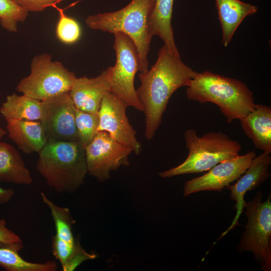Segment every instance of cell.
<instances>
[{"label":"cell","mask_w":271,"mask_h":271,"mask_svg":"<svg viewBox=\"0 0 271 271\" xmlns=\"http://www.w3.org/2000/svg\"><path fill=\"white\" fill-rule=\"evenodd\" d=\"M112 66L93 78H77L70 95L75 107L81 111L98 114L104 95L110 92Z\"/></svg>","instance_id":"4fadbf2b"},{"label":"cell","mask_w":271,"mask_h":271,"mask_svg":"<svg viewBox=\"0 0 271 271\" xmlns=\"http://www.w3.org/2000/svg\"><path fill=\"white\" fill-rule=\"evenodd\" d=\"M113 47L116 53V62L112 66L110 92L128 106L143 111L134 85L135 75L140 69V60L136 46L126 35L114 34Z\"/></svg>","instance_id":"ba28073f"},{"label":"cell","mask_w":271,"mask_h":271,"mask_svg":"<svg viewBox=\"0 0 271 271\" xmlns=\"http://www.w3.org/2000/svg\"><path fill=\"white\" fill-rule=\"evenodd\" d=\"M27 12H40L65 0H14Z\"/></svg>","instance_id":"4316f807"},{"label":"cell","mask_w":271,"mask_h":271,"mask_svg":"<svg viewBox=\"0 0 271 271\" xmlns=\"http://www.w3.org/2000/svg\"><path fill=\"white\" fill-rule=\"evenodd\" d=\"M222 31V42L227 47L242 21L254 14L258 8L239 0H215Z\"/></svg>","instance_id":"ac0fdd59"},{"label":"cell","mask_w":271,"mask_h":271,"mask_svg":"<svg viewBox=\"0 0 271 271\" xmlns=\"http://www.w3.org/2000/svg\"><path fill=\"white\" fill-rule=\"evenodd\" d=\"M96 257V254L86 252L80 245L79 242L77 241L73 253L69 259L63 271L74 270L82 262L89 259H93Z\"/></svg>","instance_id":"484cf974"},{"label":"cell","mask_w":271,"mask_h":271,"mask_svg":"<svg viewBox=\"0 0 271 271\" xmlns=\"http://www.w3.org/2000/svg\"><path fill=\"white\" fill-rule=\"evenodd\" d=\"M188 99L217 105L228 123L240 120L255 107L253 93L245 83L205 71L197 72L186 88Z\"/></svg>","instance_id":"7a4b0ae2"},{"label":"cell","mask_w":271,"mask_h":271,"mask_svg":"<svg viewBox=\"0 0 271 271\" xmlns=\"http://www.w3.org/2000/svg\"><path fill=\"white\" fill-rule=\"evenodd\" d=\"M59 12V19L57 24L56 34L57 38L66 44L76 42L81 36L79 24L74 19L66 16L63 10L56 6L53 7Z\"/></svg>","instance_id":"d4e9b609"},{"label":"cell","mask_w":271,"mask_h":271,"mask_svg":"<svg viewBox=\"0 0 271 271\" xmlns=\"http://www.w3.org/2000/svg\"><path fill=\"white\" fill-rule=\"evenodd\" d=\"M271 164V156L269 154L263 152L257 157H255L244 172L233 185H228L225 188L231 192L230 198L236 202L235 207L236 215L232 224L225 231L221 237L230 230L238 225V219L241 214L245 201L244 196L246 192L251 191L265 181L269 177V167Z\"/></svg>","instance_id":"9a60e30c"},{"label":"cell","mask_w":271,"mask_h":271,"mask_svg":"<svg viewBox=\"0 0 271 271\" xmlns=\"http://www.w3.org/2000/svg\"><path fill=\"white\" fill-rule=\"evenodd\" d=\"M246 136L255 148L271 153V108L256 104L254 108L240 120Z\"/></svg>","instance_id":"2e32d148"},{"label":"cell","mask_w":271,"mask_h":271,"mask_svg":"<svg viewBox=\"0 0 271 271\" xmlns=\"http://www.w3.org/2000/svg\"><path fill=\"white\" fill-rule=\"evenodd\" d=\"M75 124L78 142L85 148L92 140L99 124L98 114L75 109Z\"/></svg>","instance_id":"603a6c76"},{"label":"cell","mask_w":271,"mask_h":271,"mask_svg":"<svg viewBox=\"0 0 271 271\" xmlns=\"http://www.w3.org/2000/svg\"><path fill=\"white\" fill-rule=\"evenodd\" d=\"M262 193L258 192L253 200L245 203L247 218L238 249L252 252L264 271L271 270L270 194L262 202Z\"/></svg>","instance_id":"52a82bcc"},{"label":"cell","mask_w":271,"mask_h":271,"mask_svg":"<svg viewBox=\"0 0 271 271\" xmlns=\"http://www.w3.org/2000/svg\"><path fill=\"white\" fill-rule=\"evenodd\" d=\"M155 0H131L119 10L88 16L85 23L89 28L115 34L122 33L134 43L139 57L141 73L148 70V56L153 36L150 19Z\"/></svg>","instance_id":"3957f363"},{"label":"cell","mask_w":271,"mask_h":271,"mask_svg":"<svg viewBox=\"0 0 271 271\" xmlns=\"http://www.w3.org/2000/svg\"><path fill=\"white\" fill-rule=\"evenodd\" d=\"M14 191L11 188H3L0 187V205L9 202L14 195Z\"/></svg>","instance_id":"f1b7e54d"},{"label":"cell","mask_w":271,"mask_h":271,"mask_svg":"<svg viewBox=\"0 0 271 271\" xmlns=\"http://www.w3.org/2000/svg\"><path fill=\"white\" fill-rule=\"evenodd\" d=\"M255 155L254 151H248L218 163L203 175L187 181L184 196L203 191H221L244 173Z\"/></svg>","instance_id":"8fae6325"},{"label":"cell","mask_w":271,"mask_h":271,"mask_svg":"<svg viewBox=\"0 0 271 271\" xmlns=\"http://www.w3.org/2000/svg\"><path fill=\"white\" fill-rule=\"evenodd\" d=\"M23 248L22 240L15 242L0 241V266L7 271H56L57 264L50 260L44 263L32 262L19 254Z\"/></svg>","instance_id":"44dd1931"},{"label":"cell","mask_w":271,"mask_h":271,"mask_svg":"<svg viewBox=\"0 0 271 271\" xmlns=\"http://www.w3.org/2000/svg\"><path fill=\"white\" fill-rule=\"evenodd\" d=\"M7 134V131L0 126V141H1L2 138Z\"/></svg>","instance_id":"f546056e"},{"label":"cell","mask_w":271,"mask_h":271,"mask_svg":"<svg viewBox=\"0 0 271 271\" xmlns=\"http://www.w3.org/2000/svg\"><path fill=\"white\" fill-rule=\"evenodd\" d=\"M127 106L111 92L103 97L98 111L99 124L97 131L107 132L118 142L130 147L139 155L141 144L136 137V131L130 125L126 114Z\"/></svg>","instance_id":"7c38bea8"},{"label":"cell","mask_w":271,"mask_h":271,"mask_svg":"<svg viewBox=\"0 0 271 271\" xmlns=\"http://www.w3.org/2000/svg\"><path fill=\"white\" fill-rule=\"evenodd\" d=\"M188 150L186 159L178 166L159 173L162 178L198 173L208 171L221 161L239 155L241 145L220 131H211L199 137L194 129L184 133Z\"/></svg>","instance_id":"5b68a950"},{"label":"cell","mask_w":271,"mask_h":271,"mask_svg":"<svg viewBox=\"0 0 271 271\" xmlns=\"http://www.w3.org/2000/svg\"><path fill=\"white\" fill-rule=\"evenodd\" d=\"M197 73L164 44L154 65L146 72L140 73L141 84L136 91L145 115L147 140L154 138L172 94L179 88L187 87Z\"/></svg>","instance_id":"6da1fadb"},{"label":"cell","mask_w":271,"mask_h":271,"mask_svg":"<svg viewBox=\"0 0 271 271\" xmlns=\"http://www.w3.org/2000/svg\"><path fill=\"white\" fill-rule=\"evenodd\" d=\"M41 196L43 202L51 211L55 226L56 234L52 237V252L59 260L63 270L77 243L72 233V226L75 221L68 208L56 205L43 192Z\"/></svg>","instance_id":"5bb4252c"},{"label":"cell","mask_w":271,"mask_h":271,"mask_svg":"<svg viewBox=\"0 0 271 271\" xmlns=\"http://www.w3.org/2000/svg\"><path fill=\"white\" fill-rule=\"evenodd\" d=\"M40 122L48 142H78L75 109L70 91L41 101Z\"/></svg>","instance_id":"30bf717a"},{"label":"cell","mask_w":271,"mask_h":271,"mask_svg":"<svg viewBox=\"0 0 271 271\" xmlns=\"http://www.w3.org/2000/svg\"><path fill=\"white\" fill-rule=\"evenodd\" d=\"M174 0H155L150 19L151 35L159 36L173 55L180 57L172 26Z\"/></svg>","instance_id":"ffe728a7"},{"label":"cell","mask_w":271,"mask_h":271,"mask_svg":"<svg viewBox=\"0 0 271 271\" xmlns=\"http://www.w3.org/2000/svg\"><path fill=\"white\" fill-rule=\"evenodd\" d=\"M84 149L87 173L100 182L108 180L112 171L128 165V156L133 152L103 131H97Z\"/></svg>","instance_id":"9c48e42d"},{"label":"cell","mask_w":271,"mask_h":271,"mask_svg":"<svg viewBox=\"0 0 271 271\" xmlns=\"http://www.w3.org/2000/svg\"><path fill=\"white\" fill-rule=\"evenodd\" d=\"M28 13L14 0H0V23L9 32H17L18 23L24 22Z\"/></svg>","instance_id":"cb8c5ba5"},{"label":"cell","mask_w":271,"mask_h":271,"mask_svg":"<svg viewBox=\"0 0 271 271\" xmlns=\"http://www.w3.org/2000/svg\"><path fill=\"white\" fill-rule=\"evenodd\" d=\"M36 168L58 193H72L87 173L85 149L78 142H48L38 153Z\"/></svg>","instance_id":"277c9868"},{"label":"cell","mask_w":271,"mask_h":271,"mask_svg":"<svg viewBox=\"0 0 271 271\" xmlns=\"http://www.w3.org/2000/svg\"><path fill=\"white\" fill-rule=\"evenodd\" d=\"M0 182L29 185L33 179L19 152L0 141Z\"/></svg>","instance_id":"d6986e66"},{"label":"cell","mask_w":271,"mask_h":271,"mask_svg":"<svg viewBox=\"0 0 271 271\" xmlns=\"http://www.w3.org/2000/svg\"><path fill=\"white\" fill-rule=\"evenodd\" d=\"M41 101L23 94L15 93L7 96L0 108V113L6 121L11 119L40 120Z\"/></svg>","instance_id":"7402d4cb"},{"label":"cell","mask_w":271,"mask_h":271,"mask_svg":"<svg viewBox=\"0 0 271 271\" xmlns=\"http://www.w3.org/2000/svg\"><path fill=\"white\" fill-rule=\"evenodd\" d=\"M77 77L52 56L45 53L35 56L31 64L30 75L22 79L17 91L41 101L60 93L70 91Z\"/></svg>","instance_id":"8992f818"},{"label":"cell","mask_w":271,"mask_h":271,"mask_svg":"<svg viewBox=\"0 0 271 271\" xmlns=\"http://www.w3.org/2000/svg\"><path fill=\"white\" fill-rule=\"evenodd\" d=\"M22 240L20 237L7 226L6 221L0 220V241L4 242H15Z\"/></svg>","instance_id":"83f0119b"},{"label":"cell","mask_w":271,"mask_h":271,"mask_svg":"<svg viewBox=\"0 0 271 271\" xmlns=\"http://www.w3.org/2000/svg\"><path fill=\"white\" fill-rule=\"evenodd\" d=\"M9 138L25 154L39 153L48 141L40 120L7 121Z\"/></svg>","instance_id":"e0dca14e"}]
</instances>
